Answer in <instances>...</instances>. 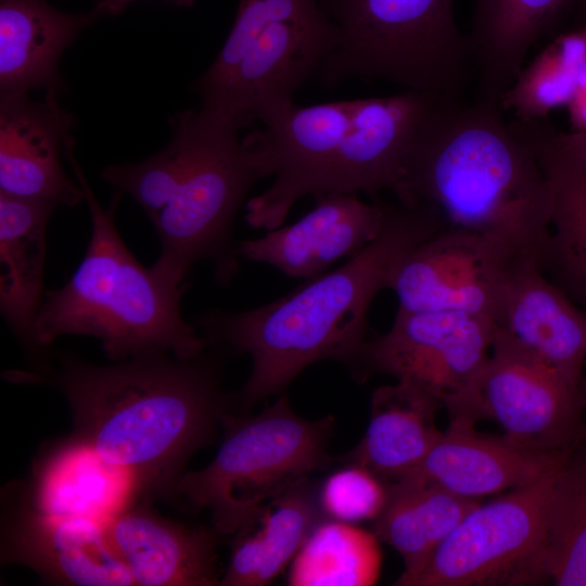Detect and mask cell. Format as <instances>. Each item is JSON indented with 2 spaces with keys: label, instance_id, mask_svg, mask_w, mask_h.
I'll use <instances>...</instances> for the list:
<instances>
[{
  "label": "cell",
  "instance_id": "cell-36",
  "mask_svg": "<svg viewBox=\"0 0 586 586\" xmlns=\"http://www.w3.org/2000/svg\"><path fill=\"white\" fill-rule=\"evenodd\" d=\"M581 4H582L583 18H584L583 24H586V0H581Z\"/></svg>",
  "mask_w": 586,
  "mask_h": 586
},
{
  "label": "cell",
  "instance_id": "cell-32",
  "mask_svg": "<svg viewBox=\"0 0 586 586\" xmlns=\"http://www.w3.org/2000/svg\"><path fill=\"white\" fill-rule=\"evenodd\" d=\"M386 497L387 485L383 480L351 462L330 473L317 493L319 508L329 519L352 524L374 521Z\"/></svg>",
  "mask_w": 586,
  "mask_h": 586
},
{
  "label": "cell",
  "instance_id": "cell-5",
  "mask_svg": "<svg viewBox=\"0 0 586 586\" xmlns=\"http://www.w3.org/2000/svg\"><path fill=\"white\" fill-rule=\"evenodd\" d=\"M74 145L72 137L64 155L87 203L91 235L71 279L44 294L35 321L39 348L46 354L61 336L84 335L98 339L111 361L153 353L181 358L202 354L206 341L181 316L184 286L167 282L130 253L115 225L120 192L102 206L76 160Z\"/></svg>",
  "mask_w": 586,
  "mask_h": 586
},
{
  "label": "cell",
  "instance_id": "cell-18",
  "mask_svg": "<svg viewBox=\"0 0 586 586\" xmlns=\"http://www.w3.org/2000/svg\"><path fill=\"white\" fill-rule=\"evenodd\" d=\"M526 260L509 282L494 318L495 337L579 383L586 315Z\"/></svg>",
  "mask_w": 586,
  "mask_h": 586
},
{
  "label": "cell",
  "instance_id": "cell-13",
  "mask_svg": "<svg viewBox=\"0 0 586 586\" xmlns=\"http://www.w3.org/2000/svg\"><path fill=\"white\" fill-rule=\"evenodd\" d=\"M492 351L477 390L481 418L525 448L571 449L586 431L579 383L501 340L494 339Z\"/></svg>",
  "mask_w": 586,
  "mask_h": 586
},
{
  "label": "cell",
  "instance_id": "cell-11",
  "mask_svg": "<svg viewBox=\"0 0 586 586\" xmlns=\"http://www.w3.org/2000/svg\"><path fill=\"white\" fill-rule=\"evenodd\" d=\"M559 467L491 502L477 504L408 586H519L548 581L546 526Z\"/></svg>",
  "mask_w": 586,
  "mask_h": 586
},
{
  "label": "cell",
  "instance_id": "cell-20",
  "mask_svg": "<svg viewBox=\"0 0 586 586\" xmlns=\"http://www.w3.org/2000/svg\"><path fill=\"white\" fill-rule=\"evenodd\" d=\"M103 11L71 14L47 0L0 1V94L42 88L61 93L59 62L78 34Z\"/></svg>",
  "mask_w": 586,
  "mask_h": 586
},
{
  "label": "cell",
  "instance_id": "cell-24",
  "mask_svg": "<svg viewBox=\"0 0 586 586\" xmlns=\"http://www.w3.org/2000/svg\"><path fill=\"white\" fill-rule=\"evenodd\" d=\"M308 477L262 505L233 534L219 585H267L292 562L321 511Z\"/></svg>",
  "mask_w": 586,
  "mask_h": 586
},
{
  "label": "cell",
  "instance_id": "cell-14",
  "mask_svg": "<svg viewBox=\"0 0 586 586\" xmlns=\"http://www.w3.org/2000/svg\"><path fill=\"white\" fill-rule=\"evenodd\" d=\"M3 524L5 564L28 566L54 585H136L103 520L47 513L26 500Z\"/></svg>",
  "mask_w": 586,
  "mask_h": 586
},
{
  "label": "cell",
  "instance_id": "cell-33",
  "mask_svg": "<svg viewBox=\"0 0 586 586\" xmlns=\"http://www.w3.org/2000/svg\"><path fill=\"white\" fill-rule=\"evenodd\" d=\"M569 120L572 131H586V68L579 75L575 89L568 104Z\"/></svg>",
  "mask_w": 586,
  "mask_h": 586
},
{
  "label": "cell",
  "instance_id": "cell-31",
  "mask_svg": "<svg viewBox=\"0 0 586 586\" xmlns=\"http://www.w3.org/2000/svg\"><path fill=\"white\" fill-rule=\"evenodd\" d=\"M171 140L149 158L109 165L101 176L118 192L127 193L152 220L171 200L184 170L188 142L181 126L170 118Z\"/></svg>",
  "mask_w": 586,
  "mask_h": 586
},
{
  "label": "cell",
  "instance_id": "cell-16",
  "mask_svg": "<svg viewBox=\"0 0 586 586\" xmlns=\"http://www.w3.org/2000/svg\"><path fill=\"white\" fill-rule=\"evenodd\" d=\"M58 95L46 92L35 101L28 93L0 94V191L73 207L84 194L64 173L61 154L74 117Z\"/></svg>",
  "mask_w": 586,
  "mask_h": 586
},
{
  "label": "cell",
  "instance_id": "cell-9",
  "mask_svg": "<svg viewBox=\"0 0 586 586\" xmlns=\"http://www.w3.org/2000/svg\"><path fill=\"white\" fill-rule=\"evenodd\" d=\"M334 420H307L285 396L252 417L221 418L222 442L212 461L184 472L175 494L206 509L216 533L233 535L266 501L329 463Z\"/></svg>",
  "mask_w": 586,
  "mask_h": 586
},
{
  "label": "cell",
  "instance_id": "cell-7",
  "mask_svg": "<svg viewBox=\"0 0 586 586\" xmlns=\"http://www.w3.org/2000/svg\"><path fill=\"white\" fill-rule=\"evenodd\" d=\"M320 1V0H319ZM339 41L317 77L326 88L348 79L384 80L405 91L463 99L473 71L454 0H322Z\"/></svg>",
  "mask_w": 586,
  "mask_h": 586
},
{
  "label": "cell",
  "instance_id": "cell-8",
  "mask_svg": "<svg viewBox=\"0 0 586 586\" xmlns=\"http://www.w3.org/2000/svg\"><path fill=\"white\" fill-rule=\"evenodd\" d=\"M183 129L188 152L182 178L166 206L151 220L161 243L153 270L181 285L198 262L214 265L226 286L240 263L232 239L234 218L252 187L267 177L240 128L199 107L171 117Z\"/></svg>",
  "mask_w": 586,
  "mask_h": 586
},
{
  "label": "cell",
  "instance_id": "cell-21",
  "mask_svg": "<svg viewBox=\"0 0 586 586\" xmlns=\"http://www.w3.org/2000/svg\"><path fill=\"white\" fill-rule=\"evenodd\" d=\"M141 495L130 474L72 435L36 461L26 500L47 513L105 521L136 505Z\"/></svg>",
  "mask_w": 586,
  "mask_h": 586
},
{
  "label": "cell",
  "instance_id": "cell-3",
  "mask_svg": "<svg viewBox=\"0 0 586 586\" xmlns=\"http://www.w3.org/2000/svg\"><path fill=\"white\" fill-rule=\"evenodd\" d=\"M446 227L425 204H387L379 235L341 267L321 273L266 305L212 310L195 320L207 345L230 347L252 359L240 392L244 405L282 392L305 368L326 360L351 366L366 341L374 296L387 289L399 259Z\"/></svg>",
  "mask_w": 586,
  "mask_h": 586
},
{
  "label": "cell",
  "instance_id": "cell-29",
  "mask_svg": "<svg viewBox=\"0 0 586 586\" xmlns=\"http://www.w3.org/2000/svg\"><path fill=\"white\" fill-rule=\"evenodd\" d=\"M545 565L558 586H586V431L568 451L553 482Z\"/></svg>",
  "mask_w": 586,
  "mask_h": 586
},
{
  "label": "cell",
  "instance_id": "cell-4",
  "mask_svg": "<svg viewBox=\"0 0 586 586\" xmlns=\"http://www.w3.org/2000/svg\"><path fill=\"white\" fill-rule=\"evenodd\" d=\"M440 99L404 91L307 106L293 102L272 113L243 137L266 176H275L247 201L246 222L276 229L306 195L394 193L416 133Z\"/></svg>",
  "mask_w": 586,
  "mask_h": 586
},
{
  "label": "cell",
  "instance_id": "cell-27",
  "mask_svg": "<svg viewBox=\"0 0 586 586\" xmlns=\"http://www.w3.org/2000/svg\"><path fill=\"white\" fill-rule=\"evenodd\" d=\"M518 123L535 149L550 191L553 232L545 267L555 268L586 298V168L559 145L546 118Z\"/></svg>",
  "mask_w": 586,
  "mask_h": 586
},
{
  "label": "cell",
  "instance_id": "cell-12",
  "mask_svg": "<svg viewBox=\"0 0 586 586\" xmlns=\"http://www.w3.org/2000/svg\"><path fill=\"white\" fill-rule=\"evenodd\" d=\"M528 259L537 260L504 240L446 226L399 259L387 289L403 310L463 311L494 321L509 282Z\"/></svg>",
  "mask_w": 586,
  "mask_h": 586
},
{
  "label": "cell",
  "instance_id": "cell-2",
  "mask_svg": "<svg viewBox=\"0 0 586 586\" xmlns=\"http://www.w3.org/2000/svg\"><path fill=\"white\" fill-rule=\"evenodd\" d=\"M500 103L440 99L420 125L394 191L448 227L504 240L545 267L550 191L535 149Z\"/></svg>",
  "mask_w": 586,
  "mask_h": 586
},
{
  "label": "cell",
  "instance_id": "cell-25",
  "mask_svg": "<svg viewBox=\"0 0 586 586\" xmlns=\"http://www.w3.org/2000/svg\"><path fill=\"white\" fill-rule=\"evenodd\" d=\"M571 0H476L468 37L476 99L500 103L528 51Z\"/></svg>",
  "mask_w": 586,
  "mask_h": 586
},
{
  "label": "cell",
  "instance_id": "cell-30",
  "mask_svg": "<svg viewBox=\"0 0 586 586\" xmlns=\"http://www.w3.org/2000/svg\"><path fill=\"white\" fill-rule=\"evenodd\" d=\"M586 68V24L549 42L526 66L501 99L502 109L520 120L546 118L565 106Z\"/></svg>",
  "mask_w": 586,
  "mask_h": 586
},
{
  "label": "cell",
  "instance_id": "cell-35",
  "mask_svg": "<svg viewBox=\"0 0 586 586\" xmlns=\"http://www.w3.org/2000/svg\"><path fill=\"white\" fill-rule=\"evenodd\" d=\"M132 0H101L99 8L103 13H120L125 7ZM177 5L189 7L194 3V0H170Z\"/></svg>",
  "mask_w": 586,
  "mask_h": 586
},
{
  "label": "cell",
  "instance_id": "cell-10",
  "mask_svg": "<svg viewBox=\"0 0 586 586\" xmlns=\"http://www.w3.org/2000/svg\"><path fill=\"white\" fill-rule=\"evenodd\" d=\"M494 337L493 321L482 316L398 308L391 329L366 340L349 367L361 380L385 373L415 383L441 403L450 420L475 423L479 383Z\"/></svg>",
  "mask_w": 586,
  "mask_h": 586
},
{
  "label": "cell",
  "instance_id": "cell-34",
  "mask_svg": "<svg viewBox=\"0 0 586 586\" xmlns=\"http://www.w3.org/2000/svg\"><path fill=\"white\" fill-rule=\"evenodd\" d=\"M553 136L559 145L586 168V131L561 132L555 128Z\"/></svg>",
  "mask_w": 586,
  "mask_h": 586
},
{
  "label": "cell",
  "instance_id": "cell-23",
  "mask_svg": "<svg viewBox=\"0 0 586 586\" xmlns=\"http://www.w3.org/2000/svg\"><path fill=\"white\" fill-rule=\"evenodd\" d=\"M440 408L432 394L409 381L377 387L366 433L345 462L368 469L385 483L407 475L442 434L435 422Z\"/></svg>",
  "mask_w": 586,
  "mask_h": 586
},
{
  "label": "cell",
  "instance_id": "cell-6",
  "mask_svg": "<svg viewBox=\"0 0 586 586\" xmlns=\"http://www.w3.org/2000/svg\"><path fill=\"white\" fill-rule=\"evenodd\" d=\"M337 41L319 0H239L224 46L193 82L200 107L240 129L262 124L294 102Z\"/></svg>",
  "mask_w": 586,
  "mask_h": 586
},
{
  "label": "cell",
  "instance_id": "cell-1",
  "mask_svg": "<svg viewBox=\"0 0 586 586\" xmlns=\"http://www.w3.org/2000/svg\"><path fill=\"white\" fill-rule=\"evenodd\" d=\"M43 373L65 396L74 435L130 474L141 492L175 494L190 457L228 412L219 371L205 353H153L97 365L55 355Z\"/></svg>",
  "mask_w": 586,
  "mask_h": 586
},
{
  "label": "cell",
  "instance_id": "cell-19",
  "mask_svg": "<svg viewBox=\"0 0 586 586\" xmlns=\"http://www.w3.org/2000/svg\"><path fill=\"white\" fill-rule=\"evenodd\" d=\"M118 556L140 586L219 584L215 530L174 521L133 505L105 520Z\"/></svg>",
  "mask_w": 586,
  "mask_h": 586
},
{
  "label": "cell",
  "instance_id": "cell-28",
  "mask_svg": "<svg viewBox=\"0 0 586 586\" xmlns=\"http://www.w3.org/2000/svg\"><path fill=\"white\" fill-rule=\"evenodd\" d=\"M374 532L336 520L319 521L290 563L292 586H369L380 575Z\"/></svg>",
  "mask_w": 586,
  "mask_h": 586
},
{
  "label": "cell",
  "instance_id": "cell-15",
  "mask_svg": "<svg viewBox=\"0 0 586 586\" xmlns=\"http://www.w3.org/2000/svg\"><path fill=\"white\" fill-rule=\"evenodd\" d=\"M387 204L356 193L315 196L314 208L290 226L237 243L239 257L270 265L290 278L310 279L357 255L381 232Z\"/></svg>",
  "mask_w": 586,
  "mask_h": 586
},
{
  "label": "cell",
  "instance_id": "cell-26",
  "mask_svg": "<svg viewBox=\"0 0 586 586\" xmlns=\"http://www.w3.org/2000/svg\"><path fill=\"white\" fill-rule=\"evenodd\" d=\"M387 497L374 520V534L402 557L404 572L394 585L408 586L442 542L480 500L435 484L403 477L386 483Z\"/></svg>",
  "mask_w": 586,
  "mask_h": 586
},
{
  "label": "cell",
  "instance_id": "cell-22",
  "mask_svg": "<svg viewBox=\"0 0 586 586\" xmlns=\"http://www.w3.org/2000/svg\"><path fill=\"white\" fill-rule=\"evenodd\" d=\"M56 205L0 191V311L20 342L47 368L35 336L42 304L46 231Z\"/></svg>",
  "mask_w": 586,
  "mask_h": 586
},
{
  "label": "cell",
  "instance_id": "cell-17",
  "mask_svg": "<svg viewBox=\"0 0 586 586\" xmlns=\"http://www.w3.org/2000/svg\"><path fill=\"white\" fill-rule=\"evenodd\" d=\"M569 450L528 449L504 435L479 433L473 422L450 420L421 463L403 477L429 482L458 496L480 500L533 483L557 469Z\"/></svg>",
  "mask_w": 586,
  "mask_h": 586
}]
</instances>
